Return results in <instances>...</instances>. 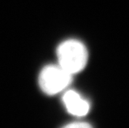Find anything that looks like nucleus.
Listing matches in <instances>:
<instances>
[{
    "label": "nucleus",
    "instance_id": "f257e3e1",
    "mask_svg": "<svg viewBox=\"0 0 129 128\" xmlns=\"http://www.w3.org/2000/svg\"><path fill=\"white\" fill-rule=\"evenodd\" d=\"M58 65L71 75L83 70L88 60L86 46L77 39H67L56 50Z\"/></svg>",
    "mask_w": 129,
    "mask_h": 128
},
{
    "label": "nucleus",
    "instance_id": "f03ea898",
    "mask_svg": "<svg viewBox=\"0 0 129 128\" xmlns=\"http://www.w3.org/2000/svg\"><path fill=\"white\" fill-rule=\"evenodd\" d=\"M73 75L59 65L45 66L39 75V85L48 95H54L66 89L72 81Z\"/></svg>",
    "mask_w": 129,
    "mask_h": 128
},
{
    "label": "nucleus",
    "instance_id": "7ed1b4c3",
    "mask_svg": "<svg viewBox=\"0 0 129 128\" xmlns=\"http://www.w3.org/2000/svg\"><path fill=\"white\" fill-rule=\"evenodd\" d=\"M63 100L67 111L73 115L82 117L89 112V103L74 90L66 92Z\"/></svg>",
    "mask_w": 129,
    "mask_h": 128
},
{
    "label": "nucleus",
    "instance_id": "20e7f679",
    "mask_svg": "<svg viewBox=\"0 0 129 128\" xmlns=\"http://www.w3.org/2000/svg\"><path fill=\"white\" fill-rule=\"evenodd\" d=\"M63 128H92V126L87 123L77 122V123H72L67 124Z\"/></svg>",
    "mask_w": 129,
    "mask_h": 128
}]
</instances>
